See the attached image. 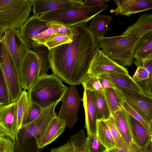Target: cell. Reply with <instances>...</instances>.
<instances>
[{"mask_svg":"<svg viewBox=\"0 0 152 152\" xmlns=\"http://www.w3.org/2000/svg\"><path fill=\"white\" fill-rule=\"evenodd\" d=\"M72 41L50 50L53 73L68 84L79 85L88 73L99 45L86 23L73 26Z\"/></svg>","mask_w":152,"mask_h":152,"instance_id":"6da1fadb","label":"cell"},{"mask_svg":"<svg viewBox=\"0 0 152 152\" xmlns=\"http://www.w3.org/2000/svg\"><path fill=\"white\" fill-rule=\"evenodd\" d=\"M141 37L121 35L95 38L101 50L110 58L125 67L132 65L135 49Z\"/></svg>","mask_w":152,"mask_h":152,"instance_id":"7a4b0ae2","label":"cell"},{"mask_svg":"<svg viewBox=\"0 0 152 152\" xmlns=\"http://www.w3.org/2000/svg\"><path fill=\"white\" fill-rule=\"evenodd\" d=\"M62 81L55 74H47L39 77L28 90L30 102L35 103L42 109L61 101L68 89Z\"/></svg>","mask_w":152,"mask_h":152,"instance_id":"3957f363","label":"cell"},{"mask_svg":"<svg viewBox=\"0 0 152 152\" xmlns=\"http://www.w3.org/2000/svg\"><path fill=\"white\" fill-rule=\"evenodd\" d=\"M107 4L85 7L83 6L55 10L39 15L41 20L55 24L71 27L87 22L96 15L107 9Z\"/></svg>","mask_w":152,"mask_h":152,"instance_id":"277c9868","label":"cell"},{"mask_svg":"<svg viewBox=\"0 0 152 152\" xmlns=\"http://www.w3.org/2000/svg\"><path fill=\"white\" fill-rule=\"evenodd\" d=\"M34 0H0V31L20 29L30 18Z\"/></svg>","mask_w":152,"mask_h":152,"instance_id":"5b68a950","label":"cell"},{"mask_svg":"<svg viewBox=\"0 0 152 152\" xmlns=\"http://www.w3.org/2000/svg\"><path fill=\"white\" fill-rule=\"evenodd\" d=\"M60 101L44 109L39 116L31 123L22 126L19 131L21 133V139L27 147V152H41L37 141L43 134L52 120L57 116L55 109Z\"/></svg>","mask_w":152,"mask_h":152,"instance_id":"8992f818","label":"cell"},{"mask_svg":"<svg viewBox=\"0 0 152 152\" xmlns=\"http://www.w3.org/2000/svg\"><path fill=\"white\" fill-rule=\"evenodd\" d=\"M0 67L7 82L11 103L16 102L23 90L18 70L5 46L3 40L0 42Z\"/></svg>","mask_w":152,"mask_h":152,"instance_id":"52a82bcc","label":"cell"},{"mask_svg":"<svg viewBox=\"0 0 152 152\" xmlns=\"http://www.w3.org/2000/svg\"><path fill=\"white\" fill-rule=\"evenodd\" d=\"M3 41L18 70L31 46L22 36L19 29H10L4 31Z\"/></svg>","mask_w":152,"mask_h":152,"instance_id":"ba28073f","label":"cell"},{"mask_svg":"<svg viewBox=\"0 0 152 152\" xmlns=\"http://www.w3.org/2000/svg\"><path fill=\"white\" fill-rule=\"evenodd\" d=\"M75 85H72L63 96L62 106L57 117L64 121L66 126L72 129L78 120V109L82 99L79 96Z\"/></svg>","mask_w":152,"mask_h":152,"instance_id":"9c48e42d","label":"cell"},{"mask_svg":"<svg viewBox=\"0 0 152 152\" xmlns=\"http://www.w3.org/2000/svg\"><path fill=\"white\" fill-rule=\"evenodd\" d=\"M0 130L14 141L17 140L19 130L16 101L0 105Z\"/></svg>","mask_w":152,"mask_h":152,"instance_id":"30bf717a","label":"cell"},{"mask_svg":"<svg viewBox=\"0 0 152 152\" xmlns=\"http://www.w3.org/2000/svg\"><path fill=\"white\" fill-rule=\"evenodd\" d=\"M39 66L38 58L32 50L27 54L18 69L22 89L28 90L39 78Z\"/></svg>","mask_w":152,"mask_h":152,"instance_id":"8fae6325","label":"cell"},{"mask_svg":"<svg viewBox=\"0 0 152 152\" xmlns=\"http://www.w3.org/2000/svg\"><path fill=\"white\" fill-rule=\"evenodd\" d=\"M88 73L97 77L106 74H129L126 68L118 64L100 50L94 57Z\"/></svg>","mask_w":152,"mask_h":152,"instance_id":"7c38bea8","label":"cell"},{"mask_svg":"<svg viewBox=\"0 0 152 152\" xmlns=\"http://www.w3.org/2000/svg\"><path fill=\"white\" fill-rule=\"evenodd\" d=\"M121 93L124 101L152 125V96L124 91Z\"/></svg>","mask_w":152,"mask_h":152,"instance_id":"4fadbf2b","label":"cell"},{"mask_svg":"<svg viewBox=\"0 0 152 152\" xmlns=\"http://www.w3.org/2000/svg\"><path fill=\"white\" fill-rule=\"evenodd\" d=\"M134 64L137 68L132 79L145 95L152 96V59L136 60Z\"/></svg>","mask_w":152,"mask_h":152,"instance_id":"5bb4252c","label":"cell"},{"mask_svg":"<svg viewBox=\"0 0 152 152\" xmlns=\"http://www.w3.org/2000/svg\"><path fill=\"white\" fill-rule=\"evenodd\" d=\"M117 7L110 12L115 15L129 17L132 15L152 10V0H113Z\"/></svg>","mask_w":152,"mask_h":152,"instance_id":"9a60e30c","label":"cell"},{"mask_svg":"<svg viewBox=\"0 0 152 152\" xmlns=\"http://www.w3.org/2000/svg\"><path fill=\"white\" fill-rule=\"evenodd\" d=\"M33 16L39 17L49 11L67 8L83 6L82 0H34Z\"/></svg>","mask_w":152,"mask_h":152,"instance_id":"2e32d148","label":"cell"},{"mask_svg":"<svg viewBox=\"0 0 152 152\" xmlns=\"http://www.w3.org/2000/svg\"><path fill=\"white\" fill-rule=\"evenodd\" d=\"M83 102L85 114V125L87 135L96 134L97 120L94 102L95 91L84 88Z\"/></svg>","mask_w":152,"mask_h":152,"instance_id":"e0dca14e","label":"cell"},{"mask_svg":"<svg viewBox=\"0 0 152 152\" xmlns=\"http://www.w3.org/2000/svg\"><path fill=\"white\" fill-rule=\"evenodd\" d=\"M98 77L110 81L121 91H124L145 95L129 74H106L101 75Z\"/></svg>","mask_w":152,"mask_h":152,"instance_id":"ac0fdd59","label":"cell"},{"mask_svg":"<svg viewBox=\"0 0 152 152\" xmlns=\"http://www.w3.org/2000/svg\"><path fill=\"white\" fill-rule=\"evenodd\" d=\"M55 24L40 19L38 16H33L20 29L21 34L30 45L34 43L33 38Z\"/></svg>","mask_w":152,"mask_h":152,"instance_id":"d6986e66","label":"cell"},{"mask_svg":"<svg viewBox=\"0 0 152 152\" xmlns=\"http://www.w3.org/2000/svg\"><path fill=\"white\" fill-rule=\"evenodd\" d=\"M127 113L133 143L140 148L145 146L152 140V133L131 115Z\"/></svg>","mask_w":152,"mask_h":152,"instance_id":"ffe728a7","label":"cell"},{"mask_svg":"<svg viewBox=\"0 0 152 152\" xmlns=\"http://www.w3.org/2000/svg\"><path fill=\"white\" fill-rule=\"evenodd\" d=\"M66 126L65 122L57 116L49 123L42 135L37 140L38 147L42 148L54 141L64 132Z\"/></svg>","mask_w":152,"mask_h":152,"instance_id":"44dd1931","label":"cell"},{"mask_svg":"<svg viewBox=\"0 0 152 152\" xmlns=\"http://www.w3.org/2000/svg\"><path fill=\"white\" fill-rule=\"evenodd\" d=\"M121 136L130 151H132L133 143L128 120L127 112L123 107L111 115Z\"/></svg>","mask_w":152,"mask_h":152,"instance_id":"7402d4cb","label":"cell"},{"mask_svg":"<svg viewBox=\"0 0 152 152\" xmlns=\"http://www.w3.org/2000/svg\"><path fill=\"white\" fill-rule=\"evenodd\" d=\"M86 142V137L82 129L76 134L70 136L66 143L52 148L50 152H85L87 150Z\"/></svg>","mask_w":152,"mask_h":152,"instance_id":"603a6c76","label":"cell"},{"mask_svg":"<svg viewBox=\"0 0 152 152\" xmlns=\"http://www.w3.org/2000/svg\"><path fill=\"white\" fill-rule=\"evenodd\" d=\"M152 31V14L147 13L140 15L137 21L129 26L121 34L140 37Z\"/></svg>","mask_w":152,"mask_h":152,"instance_id":"cb8c5ba5","label":"cell"},{"mask_svg":"<svg viewBox=\"0 0 152 152\" xmlns=\"http://www.w3.org/2000/svg\"><path fill=\"white\" fill-rule=\"evenodd\" d=\"M134 57L136 61L152 59V31L140 37L135 49Z\"/></svg>","mask_w":152,"mask_h":152,"instance_id":"d4e9b609","label":"cell"},{"mask_svg":"<svg viewBox=\"0 0 152 152\" xmlns=\"http://www.w3.org/2000/svg\"><path fill=\"white\" fill-rule=\"evenodd\" d=\"M112 17L107 15L98 14L92 19L89 28L92 34L95 37H104L108 30Z\"/></svg>","mask_w":152,"mask_h":152,"instance_id":"484cf974","label":"cell"},{"mask_svg":"<svg viewBox=\"0 0 152 152\" xmlns=\"http://www.w3.org/2000/svg\"><path fill=\"white\" fill-rule=\"evenodd\" d=\"M32 51L37 55L39 66V77H42L47 74L50 68L49 60L50 50L44 44L35 43L32 45Z\"/></svg>","mask_w":152,"mask_h":152,"instance_id":"4316f807","label":"cell"},{"mask_svg":"<svg viewBox=\"0 0 152 152\" xmlns=\"http://www.w3.org/2000/svg\"><path fill=\"white\" fill-rule=\"evenodd\" d=\"M103 89L105 99L112 115L123 107L124 100L121 91L117 89L111 88Z\"/></svg>","mask_w":152,"mask_h":152,"instance_id":"83f0119b","label":"cell"},{"mask_svg":"<svg viewBox=\"0 0 152 152\" xmlns=\"http://www.w3.org/2000/svg\"><path fill=\"white\" fill-rule=\"evenodd\" d=\"M96 134L98 140L107 148V150L115 147V142L110 129L104 121L97 120Z\"/></svg>","mask_w":152,"mask_h":152,"instance_id":"f1b7e54d","label":"cell"},{"mask_svg":"<svg viewBox=\"0 0 152 152\" xmlns=\"http://www.w3.org/2000/svg\"><path fill=\"white\" fill-rule=\"evenodd\" d=\"M94 102L97 120L108 119L111 114L107 104L104 92L95 91Z\"/></svg>","mask_w":152,"mask_h":152,"instance_id":"f546056e","label":"cell"},{"mask_svg":"<svg viewBox=\"0 0 152 152\" xmlns=\"http://www.w3.org/2000/svg\"><path fill=\"white\" fill-rule=\"evenodd\" d=\"M17 105V117L18 129H20L23 121L26 115L30 103L27 90H23L16 101Z\"/></svg>","mask_w":152,"mask_h":152,"instance_id":"4dcf8cb0","label":"cell"},{"mask_svg":"<svg viewBox=\"0 0 152 152\" xmlns=\"http://www.w3.org/2000/svg\"><path fill=\"white\" fill-rule=\"evenodd\" d=\"M104 121L110 129L115 142V147L131 151L123 140L115 124L112 115L108 119Z\"/></svg>","mask_w":152,"mask_h":152,"instance_id":"1f68e13d","label":"cell"},{"mask_svg":"<svg viewBox=\"0 0 152 152\" xmlns=\"http://www.w3.org/2000/svg\"><path fill=\"white\" fill-rule=\"evenodd\" d=\"M73 34H73H70L56 33L53 34L44 44L50 49L63 44L71 42L73 39Z\"/></svg>","mask_w":152,"mask_h":152,"instance_id":"d6a6232c","label":"cell"},{"mask_svg":"<svg viewBox=\"0 0 152 152\" xmlns=\"http://www.w3.org/2000/svg\"><path fill=\"white\" fill-rule=\"evenodd\" d=\"M81 84L83 88L91 91L104 92V89L98 77L88 73L83 79Z\"/></svg>","mask_w":152,"mask_h":152,"instance_id":"836d02e7","label":"cell"},{"mask_svg":"<svg viewBox=\"0 0 152 152\" xmlns=\"http://www.w3.org/2000/svg\"><path fill=\"white\" fill-rule=\"evenodd\" d=\"M86 142L88 152H106L107 150V148L98 140L96 134L87 135Z\"/></svg>","mask_w":152,"mask_h":152,"instance_id":"e575fe53","label":"cell"},{"mask_svg":"<svg viewBox=\"0 0 152 152\" xmlns=\"http://www.w3.org/2000/svg\"><path fill=\"white\" fill-rule=\"evenodd\" d=\"M42 110L37 104L30 102L27 113L23 121L21 127L33 121L40 114Z\"/></svg>","mask_w":152,"mask_h":152,"instance_id":"d590c367","label":"cell"},{"mask_svg":"<svg viewBox=\"0 0 152 152\" xmlns=\"http://www.w3.org/2000/svg\"><path fill=\"white\" fill-rule=\"evenodd\" d=\"M62 26L55 24L33 39L34 43L44 44L54 34L57 33L58 28Z\"/></svg>","mask_w":152,"mask_h":152,"instance_id":"8d00e7d4","label":"cell"},{"mask_svg":"<svg viewBox=\"0 0 152 152\" xmlns=\"http://www.w3.org/2000/svg\"><path fill=\"white\" fill-rule=\"evenodd\" d=\"M0 102L3 104L11 103L7 82L0 67Z\"/></svg>","mask_w":152,"mask_h":152,"instance_id":"74e56055","label":"cell"},{"mask_svg":"<svg viewBox=\"0 0 152 152\" xmlns=\"http://www.w3.org/2000/svg\"><path fill=\"white\" fill-rule=\"evenodd\" d=\"M123 107L126 112L140 122L148 131L152 133V125L150 124L138 113H137L124 101Z\"/></svg>","mask_w":152,"mask_h":152,"instance_id":"f35d334b","label":"cell"},{"mask_svg":"<svg viewBox=\"0 0 152 152\" xmlns=\"http://www.w3.org/2000/svg\"><path fill=\"white\" fill-rule=\"evenodd\" d=\"M15 142L0 131V152H13Z\"/></svg>","mask_w":152,"mask_h":152,"instance_id":"ab89813d","label":"cell"},{"mask_svg":"<svg viewBox=\"0 0 152 152\" xmlns=\"http://www.w3.org/2000/svg\"><path fill=\"white\" fill-rule=\"evenodd\" d=\"M111 0H86L83 1V6L90 7L101 5L105 2H110Z\"/></svg>","mask_w":152,"mask_h":152,"instance_id":"60d3db41","label":"cell"},{"mask_svg":"<svg viewBox=\"0 0 152 152\" xmlns=\"http://www.w3.org/2000/svg\"><path fill=\"white\" fill-rule=\"evenodd\" d=\"M74 31L73 26L67 27L62 26L58 28L57 33L65 34H73Z\"/></svg>","mask_w":152,"mask_h":152,"instance_id":"b9f144b4","label":"cell"},{"mask_svg":"<svg viewBox=\"0 0 152 152\" xmlns=\"http://www.w3.org/2000/svg\"><path fill=\"white\" fill-rule=\"evenodd\" d=\"M135 152H152V140L144 147L140 148L136 146Z\"/></svg>","mask_w":152,"mask_h":152,"instance_id":"7bdbcfd3","label":"cell"},{"mask_svg":"<svg viewBox=\"0 0 152 152\" xmlns=\"http://www.w3.org/2000/svg\"><path fill=\"white\" fill-rule=\"evenodd\" d=\"M98 78L103 88H111L117 89L115 86L110 81L98 77Z\"/></svg>","mask_w":152,"mask_h":152,"instance_id":"ee69618b","label":"cell"},{"mask_svg":"<svg viewBox=\"0 0 152 152\" xmlns=\"http://www.w3.org/2000/svg\"><path fill=\"white\" fill-rule=\"evenodd\" d=\"M136 145H135L132 151H129L123 148H119L115 147V148L107 150L106 152H135V148Z\"/></svg>","mask_w":152,"mask_h":152,"instance_id":"f6af8a7d","label":"cell"},{"mask_svg":"<svg viewBox=\"0 0 152 152\" xmlns=\"http://www.w3.org/2000/svg\"><path fill=\"white\" fill-rule=\"evenodd\" d=\"M4 34V32L0 31V42L3 40Z\"/></svg>","mask_w":152,"mask_h":152,"instance_id":"bcb514c9","label":"cell"},{"mask_svg":"<svg viewBox=\"0 0 152 152\" xmlns=\"http://www.w3.org/2000/svg\"><path fill=\"white\" fill-rule=\"evenodd\" d=\"M3 104L1 102H0V105Z\"/></svg>","mask_w":152,"mask_h":152,"instance_id":"7dc6e473","label":"cell"},{"mask_svg":"<svg viewBox=\"0 0 152 152\" xmlns=\"http://www.w3.org/2000/svg\"><path fill=\"white\" fill-rule=\"evenodd\" d=\"M85 152H88V150H87V151H86Z\"/></svg>","mask_w":152,"mask_h":152,"instance_id":"c3c4849f","label":"cell"},{"mask_svg":"<svg viewBox=\"0 0 152 152\" xmlns=\"http://www.w3.org/2000/svg\"></svg>","mask_w":152,"mask_h":152,"instance_id":"681fc988","label":"cell"}]
</instances>
